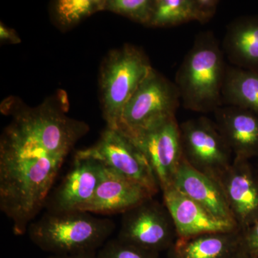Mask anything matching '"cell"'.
I'll return each instance as SVG.
<instances>
[{
	"label": "cell",
	"instance_id": "3957f363",
	"mask_svg": "<svg viewBox=\"0 0 258 258\" xmlns=\"http://www.w3.org/2000/svg\"><path fill=\"white\" fill-rule=\"evenodd\" d=\"M87 212H46L29 225V237L52 254L97 252L108 241L115 225L111 219Z\"/></svg>",
	"mask_w": 258,
	"mask_h": 258
},
{
	"label": "cell",
	"instance_id": "d6986e66",
	"mask_svg": "<svg viewBox=\"0 0 258 258\" xmlns=\"http://www.w3.org/2000/svg\"><path fill=\"white\" fill-rule=\"evenodd\" d=\"M222 104L258 115V71L227 67L222 91Z\"/></svg>",
	"mask_w": 258,
	"mask_h": 258
},
{
	"label": "cell",
	"instance_id": "6da1fadb",
	"mask_svg": "<svg viewBox=\"0 0 258 258\" xmlns=\"http://www.w3.org/2000/svg\"><path fill=\"white\" fill-rule=\"evenodd\" d=\"M2 108L13 118L0 138V210L21 236L45 207L64 160L89 127L51 101L30 108L8 98Z\"/></svg>",
	"mask_w": 258,
	"mask_h": 258
},
{
	"label": "cell",
	"instance_id": "7402d4cb",
	"mask_svg": "<svg viewBox=\"0 0 258 258\" xmlns=\"http://www.w3.org/2000/svg\"><path fill=\"white\" fill-rule=\"evenodd\" d=\"M97 258H159V253L140 248L115 238L108 240L97 252Z\"/></svg>",
	"mask_w": 258,
	"mask_h": 258
},
{
	"label": "cell",
	"instance_id": "5bb4252c",
	"mask_svg": "<svg viewBox=\"0 0 258 258\" xmlns=\"http://www.w3.org/2000/svg\"><path fill=\"white\" fill-rule=\"evenodd\" d=\"M216 125L235 159L248 160L258 155V115L233 106L215 112Z\"/></svg>",
	"mask_w": 258,
	"mask_h": 258
},
{
	"label": "cell",
	"instance_id": "8fae6325",
	"mask_svg": "<svg viewBox=\"0 0 258 258\" xmlns=\"http://www.w3.org/2000/svg\"><path fill=\"white\" fill-rule=\"evenodd\" d=\"M240 232L258 220V180L248 160L235 159L218 180Z\"/></svg>",
	"mask_w": 258,
	"mask_h": 258
},
{
	"label": "cell",
	"instance_id": "5b68a950",
	"mask_svg": "<svg viewBox=\"0 0 258 258\" xmlns=\"http://www.w3.org/2000/svg\"><path fill=\"white\" fill-rule=\"evenodd\" d=\"M180 95L175 83L152 69L127 102L116 129L131 137L176 118Z\"/></svg>",
	"mask_w": 258,
	"mask_h": 258
},
{
	"label": "cell",
	"instance_id": "cb8c5ba5",
	"mask_svg": "<svg viewBox=\"0 0 258 258\" xmlns=\"http://www.w3.org/2000/svg\"><path fill=\"white\" fill-rule=\"evenodd\" d=\"M0 40L2 42L12 44H18L21 42V40L15 30L8 28L3 23L0 24Z\"/></svg>",
	"mask_w": 258,
	"mask_h": 258
},
{
	"label": "cell",
	"instance_id": "7a4b0ae2",
	"mask_svg": "<svg viewBox=\"0 0 258 258\" xmlns=\"http://www.w3.org/2000/svg\"><path fill=\"white\" fill-rule=\"evenodd\" d=\"M227 69L225 54L213 32L199 33L176 74L184 108L198 113H215L220 108Z\"/></svg>",
	"mask_w": 258,
	"mask_h": 258
},
{
	"label": "cell",
	"instance_id": "44dd1931",
	"mask_svg": "<svg viewBox=\"0 0 258 258\" xmlns=\"http://www.w3.org/2000/svg\"><path fill=\"white\" fill-rule=\"evenodd\" d=\"M155 0H106L105 10L149 26Z\"/></svg>",
	"mask_w": 258,
	"mask_h": 258
},
{
	"label": "cell",
	"instance_id": "ba28073f",
	"mask_svg": "<svg viewBox=\"0 0 258 258\" xmlns=\"http://www.w3.org/2000/svg\"><path fill=\"white\" fill-rule=\"evenodd\" d=\"M76 154L96 159L115 172L142 184L154 195L160 189L144 154L118 130L106 127L96 144L78 151Z\"/></svg>",
	"mask_w": 258,
	"mask_h": 258
},
{
	"label": "cell",
	"instance_id": "277c9868",
	"mask_svg": "<svg viewBox=\"0 0 258 258\" xmlns=\"http://www.w3.org/2000/svg\"><path fill=\"white\" fill-rule=\"evenodd\" d=\"M152 69L146 54L134 45H123L107 55L99 76L107 128L116 129L125 104Z\"/></svg>",
	"mask_w": 258,
	"mask_h": 258
},
{
	"label": "cell",
	"instance_id": "30bf717a",
	"mask_svg": "<svg viewBox=\"0 0 258 258\" xmlns=\"http://www.w3.org/2000/svg\"><path fill=\"white\" fill-rule=\"evenodd\" d=\"M103 169L104 165L96 159L76 154L72 168L49 195L45 205L47 212L80 211L93 198Z\"/></svg>",
	"mask_w": 258,
	"mask_h": 258
},
{
	"label": "cell",
	"instance_id": "8992f818",
	"mask_svg": "<svg viewBox=\"0 0 258 258\" xmlns=\"http://www.w3.org/2000/svg\"><path fill=\"white\" fill-rule=\"evenodd\" d=\"M179 128L184 160L217 181L230 167L233 159L216 123L202 116L183 122Z\"/></svg>",
	"mask_w": 258,
	"mask_h": 258
},
{
	"label": "cell",
	"instance_id": "52a82bcc",
	"mask_svg": "<svg viewBox=\"0 0 258 258\" xmlns=\"http://www.w3.org/2000/svg\"><path fill=\"white\" fill-rule=\"evenodd\" d=\"M117 238L160 253L169 250L178 236L165 205L152 198L123 214Z\"/></svg>",
	"mask_w": 258,
	"mask_h": 258
},
{
	"label": "cell",
	"instance_id": "484cf974",
	"mask_svg": "<svg viewBox=\"0 0 258 258\" xmlns=\"http://www.w3.org/2000/svg\"><path fill=\"white\" fill-rule=\"evenodd\" d=\"M233 258H258L256 254L252 253V252H249L243 247H241V248L239 249L238 252L237 254L234 256Z\"/></svg>",
	"mask_w": 258,
	"mask_h": 258
},
{
	"label": "cell",
	"instance_id": "9a60e30c",
	"mask_svg": "<svg viewBox=\"0 0 258 258\" xmlns=\"http://www.w3.org/2000/svg\"><path fill=\"white\" fill-rule=\"evenodd\" d=\"M172 185L217 218L236 225L218 181L195 169L184 158L174 175Z\"/></svg>",
	"mask_w": 258,
	"mask_h": 258
},
{
	"label": "cell",
	"instance_id": "4fadbf2b",
	"mask_svg": "<svg viewBox=\"0 0 258 258\" xmlns=\"http://www.w3.org/2000/svg\"><path fill=\"white\" fill-rule=\"evenodd\" d=\"M164 205L170 214L178 238L214 232L240 230L235 224L220 220L207 209L176 189L162 190Z\"/></svg>",
	"mask_w": 258,
	"mask_h": 258
},
{
	"label": "cell",
	"instance_id": "9c48e42d",
	"mask_svg": "<svg viewBox=\"0 0 258 258\" xmlns=\"http://www.w3.org/2000/svg\"><path fill=\"white\" fill-rule=\"evenodd\" d=\"M128 138L144 154L160 189L172 185L183 159L179 124L176 118Z\"/></svg>",
	"mask_w": 258,
	"mask_h": 258
},
{
	"label": "cell",
	"instance_id": "ffe728a7",
	"mask_svg": "<svg viewBox=\"0 0 258 258\" xmlns=\"http://www.w3.org/2000/svg\"><path fill=\"white\" fill-rule=\"evenodd\" d=\"M105 5L106 0H59L54 4V15L59 25L70 28L105 10Z\"/></svg>",
	"mask_w": 258,
	"mask_h": 258
},
{
	"label": "cell",
	"instance_id": "d4e9b609",
	"mask_svg": "<svg viewBox=\"0 0 258 258\" xmlns=\"http://www.w3.org/2000/svg\"><path fill=\"white\" fill-rule=\"evenodd\" d=\"M47 258H97V252L68 254H52Z\"/></svg>",
	"mask_w": 258,
	"mask_h": 258
},
{
	"label": "cell",
	"instance_id": "4316f807",
	"mask_svg": "<svg viewBox=\"0 0 258 258\" xmlns=\"http://www.w3.org/2000/svg\"><path fill=\"white\" fill-rule=\"evenodd\" d=\"M256 255H257V257H258V252H257V254H256Z\"/></svg>",
	"mask_w": 258,
	"mask_h": 258
},
{
	"label": "cell",
	"instance_id": "7c38bea8",
	"mask_svg": "<svg viewBox=\"0 0 258 258\" xmlns=\"http://www.w3.org/2000/svg\"><path fill=\"white\" fill-rule=\"evenodd\" d=\"M154 197V194L142 184L104 166L93 198L80 211L93 215H123Z\"/></svg>",
	"mask_w": 258,
	"mask_h": 258
},
{
	"label": "cell",
	"instance_id": "603a6c76",
	"mask_svg": "<svg viewBox=\"0 0 258 258\" xmlns=\"http://www.w3.org/2000/svg\"><path fill=\"white\" fill-rule=\"evenodd\" d=\"M242 233V246L249 252H258V220Z\"/></svg>",
	"mask_w": 258,
	"mask_h": 258
},
{
	"label": "cell",
	"instance_id": "ac0fdd59",
	"mask_svg": "<svg viewBox=\"0 0 258 258\" xmlns=\"http://www.w3.org/2000/svg\"><path fill=\"white\" fill-rule=\"evenodd\" d=\"M219 3L217 0H155L149 26L165 28L191 21L205 23L213 18Z\"/></svg>",
	"mask_w": 258,
	"mask_h": 258
},
{
	"label": "cell",
	"instance_id": "2e32d148",
	"mask_svg": "<svg viewBox=\"0 0 258 258\" xmlns=\"http://www.w3.org/2000/svg\"><path fill=\"white\" fill-rule=\"evenodd\" d=\"M222 50L235 67L258 71V15L232 20L227 27Z\"/></svg>",
	"mask_w": 258,
	"mask_h": 258
},
{
	"label": "cell",
	"instance_id": "e0dca14e",
	"mask_svg": "<svg viewBox=\"0 0 258 258\" xmlns=\"http://www.w3.org/2000/svg\"><path fill=\"white\" fill-rule=\"evenodd\" d=\"M242 247L240 230L214 232L177 238L169 258H233Z\"/></svg>",
	"mask_w": 258,
	"mask_h": 258
}]
</instances>
